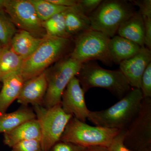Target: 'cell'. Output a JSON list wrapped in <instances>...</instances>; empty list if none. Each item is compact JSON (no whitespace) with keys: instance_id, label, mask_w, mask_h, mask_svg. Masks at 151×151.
Segmentation results:
<instances>
[{"instance_id":"cell-26","label":"cell","mask_w":151,"mask_h":151,"mask_svg":"<svg viewBox=\"0 0 151 151\" xmlns=\"http://www.w3.org/2000/svg\"><path fill=\"white\" fill-rule=\"evenodd\" d=\"M140 89L143 98H151V62L146 68L142 76Z\"/></svg>"},{"instance_id":"cell-4","label":"cell","mask_w":151,"mask_h":151,"mask_svg":"<svg viewBox=\"0 0 151 151\" xmlns=\"http://www.w3.org/2000/svg\"><path fill=\"white\" fill-rule=\"evenodd\" d=\"M136 12L131 2L103 1L99 7L88 16L90 29L113 37L120 26Z\"/></svg>"},{"instance_id":"cell-29","label":"cell","mask_w":151,"mask_h":151,"mask_svg":"<svg viewBox=\"0 0 151 151\" xmlns=\"http://www.w3.org/2000/svg\"><path fill=\"white\" fill-rule=\"evenodd\" d=\"M126 130L120 131L108 147L109 151H132L125 145L124 141Z\"/></svg>"},{"instance_id":"cell-20","label":"cell","mask_w":151,"mask_h":151,"mask_svg":"<svg viewBox=\"0 0 151 151\" xmlns=\"http://www.w3.org/2000/svg\"><path fill=\"white\" fill-rule=\"evenodd\" d=\"M66 31L71 37L91 29L89 17L82 12L78 4L64 12Z\"/></svg>"},{"instance_id":"cell-2","label":"cell","mask_w":151,"mask_h":151,"mask_svg":"<svg viewBox=\"0 0 151 151\" xmlns=\"http://www.w3.org/2000/svg\"><path fill=\"white\" fill-rule=\"evenodd\" d=\"M76 76L85 93L91 88L100 87L121 100L132 89L121 70H107L90 61L82 63Z\"/></svg>"},{"instance_id":"cell-16","label":"cell","mask_w":151,"mask_h":151,"mask_svg":"<svg viewBox=\"0 0 151 151\" xmlns=\"http://www.w3.org/2000/svg\"><path fill=\"white\" fill-rule=\"evenodd\" d=\"M24 81L19 72L4 79L0 91V115L6 113L10 105L17 99Z\"/></svg>"},{"instance_id":"cell-22","label":"cell","mask_w":151,"mask_h":151,"mask_svg":"<svg viewBox=\"0 0 151 151\" xmlns=\"http://www.w3.org/2000/svg\"><path fill=\"white\" fill-rule=\"evenodd\" d=\"M55 15L45 21L42 22V27L49 36L70 38L65 27L64 12Z\"/></svg>"},{"instance_id":"cell-21","label":"cell","mask_w":151,"mask_h":151,"mask_svg":"<svg viewBox=\"0 0 151 151\" xmlns=\"http://www.w3.org/2000/svg\"><path fill=\"white\" fill-rule=\"evenodd\" d=\"M23 60L10 46L3 47L0 51V82L13 73L19 72Z\"/></svg>"},{"instance_id":"cell-7","label":"cell","mask_w":151,"mask_h":151,"mask_svg":"<svg viewBox=\"0 0 151 151\" xmlns=\"http://www.w3.org/2000/svg\"><path fill=\"white\" fill-rule=\"evenodd\" d=\"M33 107L40 126L42 147L43 151H49L60 140L67 123L73 116L65 113L60 103L48 108L41 105Z\"/></svg>"},{"instance_id":"cell-24","label":"cell","mask_w":151,"mask_h":151,"mask_svg":"<svg viewBox=\"0 0 151 151\" xmlns=\"http://www.w3.org/2000/svg\"><path fill=\"white\" fill-rule=\"evenodd\" d=\"M18 30L4 10H0V43L2 47L10 46Z\"/></svg>"},{"instance_id":"cell-12","label":"cell","mask_w":151,"mask_h":151,"mask_svg":"<svg viewBox=\"0 0 151 151\" xmlns=\"http://www.w3.org/2000/svg\"><path fill=\"white\" fill-rule=\"evenodd\" d=\"M151 62V50L144 46L137 54L121 62L119 64L120 70L131 87L140 89L142 76Z\"/></svg>"},{"instance_id":"cell-5","label":"cell","mask_w":151,"mask_h":151,"mask_svg":"<svg viewBox=\"0 0 151 151\" xmlns=\"http://www.w3.org/2000/svg\"><path fill=\"white\" fill-rule=\"evenodd\" d=\"M120 131L117 129L90 126L72 116L60 141L73 143L84 147L94 146L108 147Z\"/></svg>"},{"instance_id":"cell-28","label":"cell","mask_w":151,"mask_h":151,"mask_svg":"<svg viewBox=\"0 0 151 151\" xmlns=\"http://www.w3.org/2000/svg\"><path fill=\"white\" fill-rule=\"evenodd\" d=\"M102 0H78V6L83 13L89 15L99 7Z\"/></svg>"},{"instance_id":"cell-13","label":"cell","mask_w":151,"mask_h":151,"mask_svg":"<svg viewBox=\"0 0 151 151\" xmlns=\"http://www.w3.org/2000/svg\"><path fill=\"white\" fill-rule=\"evenodd\" d=\"M45 71L24 81L17 101L23 105L42 106L47 89Z\"/></svg>"},{"instance_id":"cell-8","label":"cell","mask_w":151,"mask_h":151,"mask_svg":"<svg viewBox=\"0 0 151 151\" xmlns=\"http://www.w3.org/2000/svg\"><path fill=\"white\" fill-rule=\"evenodd\" d=\"M110 39L105 34L91 29L80 33L70 57L82 64L96 60L105 63L111 62L108 52Z\"/></svg>"},{"instance_id":"cell-1","label":"cell","mask_w":151,"mask_h":151,"mask_svg":"<svg viewBox=\"0 0 151 151\" xmlns=\"http://www.w3.org/2000/svg\"><path fill=\"white\" fill-rule=\"evenodd\" d=\"M143 99L140 89H132L110 108L89 111L87 119L97 127L126 130L137 114Z\"/></svg>"},{"instance_id":"cell-30","label":"cell","mask_w":151,"mask_h":151,"mask_svg":"<svg viewBox=\"0 0 151 151\" xmlns=\"http://www.w3.org/2000/svg\"><path fill=\"white\" fill-rule=\"evenodd\" d=\"M85 147L73 143L59 141L49 151H84Z\"/></svg>"},{"instance_id":"cell-14","label":"cell","mask_w":151,"mask_h":151,"mask_svg":"<svg viewBox=\"0 0 151 151\" xmlns=\"http://www.w3.org/2000/svg\"><path fill=\"white\" fill-rule=\"evenodd\" d=\"M41 132L37 119L30 120L21 124L15 129L4 134L5 145L12 148L18 143L30 140L40 141Z\"/></svg>"},{"instance_id":"cell-23","label":"cell","mask_w":151,"mask_h":151,"mask_svg":"<svg viewBox=\"0 0 151 151\" xmlns=\"http://www.w3.org/2000/svg\"><path fill=\"white\" fill-rule=\"evenodd\" d=\"M33 5L38 16L45 21L57 14L65 12L69 8L56 5L49 0H30Z\"/></svg>"},{"instance_id":"cell-32","label":"cell","mask_w":151,"mask_h":151,"mask_svg":"<svg viewBox=\"0 0 151 151\" xmlns=\"http://www.w3.org/2000/svg\"><path fill=\"white\" fill-rule=\"evenodd\" d=\"M84 151H109L108 147L101 146H91L85 147Z\"/></svg>"},{"instance_id":"cell-18","label":"cell","mask_w":151,"mask_h":151,"mask_svg":"<svg viewBox=\"0 0 151 151\" xmlns=\"http://www.w3.org/2000/svg\"><path fill=\"white\" fill-rule=\"evenodd\" d=\"M117 33L118 35L137 44L141 47L145 46V25L140 12H137L133 16L124 22Z\"/></svg>"},{"instance_id":"cell-15","label":"cell","mask_w":151,"mask_h":151,"mask_svg":"<svg viewBox=\"0 0 151 151\" xmlns=\"http://www.w3.org/2000/svg\"><path fill=\"white\" fill-rule=\"evenodd\" d=\"M141 46L119 35L111 38L108 46V55L111 62L120 64L140 50Z\"/></svg>"},{"instance_id":"cell-34","label":"cell","mask_w":151,"mask_h":151,"mask_svg":"<svg viewBox=\"0 0 151 151\" xmlns=\"http://www.w3.org/2000/svg\"><path fill=\"white\" fill-rule=\"evenodd\" d=\"M134 151H151V147H148L145 148L140 149Z\"/></svg>"},{"instance_id":"cell-19","label":"cell","mask_w":151,"mask_h":151,"mask_svg":"<svg viewBox=\"0 0 151 151\" xmlns=\"http://www.w3.org/2000/svg\"><path fill=\"white\" fill-rule=\"evenodd\" d=\"M36 119L33 108L22 105L13 112L0 115V133H7L25 122Z\"/></svg>"},{"instance_id":"cell-27","label":"cell","mask_w":151,"mask_h":151,"mask_svg":"<svg viewBox=\"0 0 151 151\" xmlns=\"http://www.w3.org/2000/svg\"><path fill=\"white\" fill-rule=\"evenodd\" d=\"M12 148V151H43L39 140L23 141L16 144Z\"/></svg>"},{"instance_id":"cell-9","label":"cell","mask_w":151,"mask_h":151,"mask_svg":"<svg viewBox=\"0 0 151 151\" xmlns=\"http://www.w3.org/2000/svg\"><path fill=\"white\" fill-rule=\"evenodd\" d=\"M124 142L132 151L151 147V98H143L137 114L126 130Z\"/></svg>"},{"instance_id":"cell-17","label":"cell","mask_w":151,"mask_h":151,"mask_svg":"<svg viewBox=\"0 0 151 151\" xmlns=\"http://www.w3.org/2000/svg\"><path fill=\"white\" fill-rule=\"evenodd\" d=\"M48 35L43 38L36 37L30 33L19 29L14 35L10 44L12 49L23 60L30 56Z\"/></svg>"},{"instance_id":"cell-31","label":"cell","mask_w":151,"mask_h":151,"mask_svg":"<svg viewBox=\"0 0 151 151\" xmlns=\"http://www.w3.org/2000/svg\"><path fill=\"white\" fill-rule=\"evenodd\" d=\"M50 2L57 6L70 8L78 4V0H49Z\"/></svg>"},{"instance_id":"cell-10","label":"cell","mask_w":151,"mask_h":151,"mask_svg":"<svg viewBox=\"0 0 151 151\" xmlns=\"http://www.w3.org/2000/svg\"><path fill=\"white\" fill-rule=\"evenodd\" d=\"M4 10L19 29L28 32L36 37L47 35L30 0H5Z\"/></svg>"},{"instance_id":"cell-6","label":"cell","mask_w":151,"mask_h":151,"mask_svg":"<svg viewBox=\"0 0 151 151\" xmlns=\"http://www.w3.org/2000/svg\"><path fill=\"white\" fill-rule=\"evenodd\" d=\"M82 63L70 56L60 60L45 71L47 87L42 106L50 108L60 104L61 96L66 86L81 69Z\"/></svg>"},{"instance_id":"cell-35","label":"cell","mask_w":151,"mask_h":151,"mask_svg":"<svg viewBox=\"0 0 151 151\" xmlns=\"http://www.w3.org/2000/svg\"><path fill=\"white\" fill-rule=\"evenodd\" d=\"M2 46L1 44V43H0V51H1V50L2 48Z\"/></svg>"},{"instance_id":"cell-36","label":"cell","mask_w":151,"mask_h":151,"mask_svg":"<svg viewBox=\"0 0 151 151\" xmlns=\"http://www.w3.org/2000/svg\"><path fill=\"white\" fill-rule=\"evenodd\" d=\"M2 85V83L0 82V89H1V88Z\"/></svg>"},{"instance_id":"cell-11","label":"cell","mask_w":151,"mask_h":151,"mask_svg":"<svg viewBox=\"0 0 151 151\" xmlns=\"http://www.w3.org/2000/svg\"><path fill=\"white\" fill-rule=\"evenodd\" d=\"M84 90L76 76L69 82L61 96V107L65 113L85 122L89 111L86 107Z\"/></svg>"},{"instance_id":"cell-33","label":"cell","mask_w":151,"mask_h":151,"mask_svg":"<svg viewBox=\"0 0 151 151\" xmlns=\"http://www.w3.org/2000/svg\"><path fill=\"white\" fill-rule=\"evenodd\" d=\"M5 0H0V10H4Z\"/></svg>"},{"instance_id":"cell-25","label":"cell","mask_w":151,"mask_h":151,"mask_svg":"<svg viewBox=\"0 0 151 151\" xmlns=\"http://www.w3.org/2000/svg\"><path fill=\"white\" fill-rule=\"evenodd\" d=\"M144 21L145 28V46L151 49V1L143 0L137 3Z\"/></svg>"},{"instance_id":"cell-3","label":"cell","mask_w":151,"mask_h":151,"mask_svg":"<svg viewBox=\"0 0 151 151\" xmlns=\"http://www.w3.org/2000/svg\"><path fill=\"white\" fill-rule=\"evenodd\" d=\"M70 38L47 37L33 53L23 60L19 73L24 81L37 76L65 54L70 45Z\"/></svg>"}]
</instances>
